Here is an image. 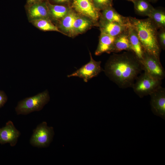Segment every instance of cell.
<instances>
[{
    "label": "cell",
    "mask_w": 165,
    "mask_h": 165,
    "mask_svg": "<svg viewBox=\"0 0 165 165\" xmlns=\"http://www.w3.org/2000/svg\"><path fill=\"white\" fill-rule=\"evenodd\" d=\"M143 71L140 60L130 51L114 53L107 61L104 70L110 79L122 89L132 87Z\"/></svg>",
    "instance_id": "1"
},
{
    "label": "cell",
    "mask_w": 165,
    "mask_h": 165,
    "mask_svg": "<svg viewBox=\"0 0 165 165\" xmlns=\"http://www.w3.org/2000/svg\"><path fill=\"white\" fill-rule=\"evenodd\" d=\"M128 17L130 25L136 31L144 51L160 59L161 49L158 39V29L156 25L149 17L144 19Z\"/></svg>",
    "instance_id": "2"
},
{
    "label": "cell",
    "mask_w": 165,
    "mask_h": 165,
    "mask_svg": "<svg viewBox=\"0 0 165 165\" xmlns=\"http://www.w3.org/2000/svg\"><path fill=\"white\" fill-rule=\"evenodd\" d=\"M47 90L36 95L26 97L19 101L15 108L17 115H26L32 112L41 110L49 101Z\"/></svg>",
    "instance_id": "3"
},
{
    "label": "cell",
    "mask_w": 165,
    "mask_h": 165,
    "mask_svg": "<svg viewBox=\"0 0 165 165\" xmlns=\"http://www.w3.org/2000/svg\"><path fill=\"white\" fill-rule=\"evenodd\" d=\"M161 81L144 72L137 77L132 87L137 95L142 98L161 86Z\"/></svg>",
    "instance_id": "4"
},
{
    "label": "cell",
    "mask_w": 165,
    "mask_h": 165,
    "mask_svg": "<svg viewBox=\"0 0 165 165\" xmlns=\"http://www.w3.org/2000/svg\"><path fill=\"white\" fill-rule=\"evenodd\" d=\"M54 134L53 128L48 127L46 122H43L33 130L30 139V144L35 147H47L52 142Z\"/></svg>",
    "instance_id": "5"
},
{
    "label": "cell",
    "mask_w": 165,
    "mask_h": 165,
    "mask_svg": "<svg viewBox=\"0 0 165 165\" xmlns=\"http://www.w3.org/2000/svg\"><path fill=\"white\" fill-rule=\"evenodd\" d=\"M72 8L81 16L97 23L100 16V11L94 5L92 0H72Z\"/></svg>",
    "instance_id": "6"
},
{
    "label": "cell",
    "mask_w": 165,
    "mask_h": 165,
    "mask_svg": "<svg viewBox=\"0 0 165 165\" xmlns=\"http://www.w3.org/2000/svg\"><path fill=\"white\" fill-rule=\"evenodd\" d=\"M140 61L144 72L161 80L164 78L165 72L160 59L144 51L142 58Z\"/></svg>",
    "instance_id": "7"
},
{
    "label": "cell",
    "mask_w": 165,
    "mask_h": 165,
    "mask_svg": "<svg viewBox=\"0 0 165 165\" xmlns=\"http://www.w3.org/2000/svg\"><path fill=\"white\" fill-rule=\"evenodd\" d=\"M89 53L90 61L73 73L68 75V77H78L83 79L84 81L86 82L92 78L97 76L101 72L104 71L101 67V61L94 60L90 52Z\"/></svg>",
    "instance_id": "8"
},
{
    "label": "cell",
    "mask_w": 165,
    "mask_h": 165,
    "mask_svg": "<svg viewBox=\"0 0 165 165\" xmlns=\"http://www.w3.org/2000/svg\"><path fill=\"white\" fill-rule=\"evenodd\" d=\"M151 110L155 115L165 119V89L160 86L150 95Z\"/></svg>",
    "instance_id": "9"
},
{
    "label": "cell",
    "mask_w": 165,
    "mask_h": 165,
    "mask_svg": "<svg viewBox=\"0 0 165 165\" xmlns=\"http://www.w3.org/2000/svg\"><path fill=\"white\" fill-rule=\"evenodd\" d=\"M20 135V132L16 128L13 122L9 121L4 127L0 128V143H9L11 146H14Z\"/></svg>",
    "instance_id": "10"
},
{
    "label": "cell",
    "mask_w": 165,
    "mask_h": 165,
    "mask_svg": "<svg viewBox=\"0 0 165 165\" xmlns=\"http://www.w3.org/2000/svg\"><path fill=\"white\" fill-rule=\"evenodd\" d=\"M25 7L29 21L30 22L40 19H50L47 4V0L36 3Z\"/></svg>",
    "instance_id": "11"
},
{
    "label": "cell",
    "mask_w": 165,
    "mask_h": 165,
    "mask_svg": "<svg viewBox=\"0 0 165 165\" xmlns=\"http://www.w3.org/2000/svg\"><path fill=\"white\" fill-rule=\"evenodd\" d=\"M98 24L100 27L101 32L115 37L127 31L130 25L109 22L101 19H99Z\"/></svg>",
    "instance_id": "12"
},
{
    "label": "cell",
    "mask_w": 165,
    "mask_h": 165,
    "mask_svg": "<svg viewBox=\"0 0 165 165\" xmlns=\"http://www.w3.org/2000/svg\"><path fill=\"white\" fill-rule=\"evenodd\" d=\"M101 11L99 19L126 25H130L128 17H125L120 15L112 6L107 8Z\"/></svg>",
    "instance_id": "13"
},
{
    "label": "cell",
    "mask_w": 165,
    "mask_h": 165,
    "mask_svg": "<svg viewBox=\"0 0 165 165\" xmlns=\"http://www.w3.org/2000/svg\"><path fill=\"white\" fill-rule=\"evenodd\" d=\"M116 37L101 32L98 44L95 51V54L99 56L104 53H109L112 52L114 42Z\"/></svg>",
    "instance_id": "14"
},
{
    "label": "cell",
    "mask_w": 165,
    "mask_h": 165,
    "mask_svg": "<svg viewBox=\"0 0 165 165\" xmlns=\"http://www.w3.org/2000/svg\"><path fill=\"white\" fill-rule=\"evenodd\" d=\"M77 14L72 9L69 12L60 20L59 28L65 35H74L73 24Z\"/></svg>",
    "instance_id": "15"
},
{
    "label": "cell",
    "mask_w": 165,
    "mask_h": 165,
    "mask_svg": "<svg viewBox=\"0 0 165 165\" xmlns=\"http://www.w3.org/2000/svg\"><path fill=\"white\" fill-rule=\"evenodd\" d=\"M47 4L50 20H60L72 9L69 6L51 3L48 0Z\"/></svg>",
    "instance_id": "16"
},
{
    "label": "cell",
    "mask_w": 165,
    "mask_h": 165,
    "mask_svg": "<svg viewBox=\"0 0 165 165\" xmlns=\"http://www.w3.org/2000/svg\"><path fill=\"white\" fill-rule=\"evenodd\" d=\"M128 38L133 52L139 60L143 57L144 51L135 30L131 26L127 30Z\"/></svg>",
    "instance_id": "17"
},
{
    "label": "cell",
    "mask_w": 165,
    "mask_h": 165,
    "mask_svg": "<svg viewBox=\"0 0 165 165\" xmlns=\"http://www.w3.org/2000/svg\"><path fill=\"white\" fill-rule=\"evenodd\" d=\"M123 50L133 52L127 30L116 36L114 42L112 52L117 53Z\"/></svg>",
    "instance_id": "18"
},
{
    "label": "cell",
    "mask_w": 165,
    "mask_h": 165,
    "mask_svg": "<svg viewBox=\"0 0 165 165\" xmlns=\"http://www.w3.org/2000/svg\"><path fill=\"white\" fill-rule=\"evenodd\" d=\"M93 23L89 19L77 14L73 24L74 35L85 32L92 26Z\"/></svg>",
    "instance_id": "19"
},
{
    "label": "cell",
    "mask_w": 165,
    "mask_h": 165,
    "mask_svg": "<svg viewBox=\"0 0 165 165\" xmlns=\"http://www.w3.org/2000/svg\"><path fill=\"white\" fill-rule=\"evenodd\" d=\"M133 3L135 12L141 16L148 17L154 9L148 0H135Z\"/></svg>",
    "instance_id": "20"
},
{
    "label": "cell",
    "mask_w": 165,
    "mask_h": 165,
    "mask_svg": "<svg viewBox=\"0 0 165 165\" xmlns=\"http://www.w3.org/2000/svg\"><path fill=\"white\" fill-rule=\"evenodd\" d=\"M148 17L158 29H165V12L163 9L154 8Z\"/></svg>",
    "instance_id": "21"
},
{
    "label": "cell",
    "mask_w": 165,
    "mask_h": 165,
    "mask_svg": "<svg viewBox=\"0 0 165 165\" xmlns=\"http://www.w3.org/2000/svg\"><path fill=\"white\" fill-rule=\"evenodd\" d=\"M34 26L44 31H55L61 33H63L59 28L55 25L49 19H40L30 22Z\"/></svg>",
    "instance_id": "22"
},
{
    "label": "cell",
    "mask_w": 165,
    "mask_h": 165,
    "mask_svg": "<svg viewBox=\"0 0 165 165\" xmlns=\"http://www.w3.org/2000/svg\"><path fill=\"white\" fill-rule=\"evenodd\" d=\"M95 7L100 11L112 6L113 0H92Z\"/></svg>",
    "instance_id": "23"
},
{
    "label": "cell",
    "mask_w": 165,
    "mask_h": 165,
    "mask_svg": "<svg viewBox=\"0 0 165 165\" xmlns=\"http://www.w3.org/2000/svg\"><path fill=\"white\" fill-rule=\"evenodd\" d=\"M158 39L161 49L164 50L165 49V29H160L158 32Z\"/></svg>",
    "instance_id": "24"
},
{
    "label": "cell",
    "mask_w": 165,
    "mask_h": 165,
    "mask_svg": "<svg viewBox=\"0 0 165 165\" xmlns=\"http://www.w3.org/2000/svg\"><path fill=\"white\" fill-rule=\"evenodd\" d=\"M8 97L4 91L0 90V108L2 107L6 102Z\"/></svg>",
    "instance_id": "25"
},
{
    "label": "cell",
    "mask_w": 165,
    "mask_h": 165,
    "mask_svg": "<svg viewBox=\"0 0 165 165\" xmlns=\"http://www.w3.org/2000/svg\"><path fill=\"white\" fill-rule=\"evenodd\" d=\"M51 3L55 4L61 5L69 4L72 0H48Z\"/></svg>",
    "instance_id": "26"
},
{
    "label": "cell",
    "mask_w": 165,
    "mask_h": 165,
    "mask_svg": "<svg viewBox=\"0 0 165 165\" xmlns=\"http://www.w3.org/2000/svg\"><path fill=\"white\" fill-rule=\"evenodd\" d=\"M45 0H27L25 6H28L33 4L41 2Z\"/></svg>",
    "instance_id": "27"
},
{
    "label": "cell",
    "mask_w": 165,
    "mask_h": 165,
    "mask_svg": "<svg viewBox=\"0 0 165 165\" xmlns=\"http://www.w3.org/2000/svg\"><path fill=\"white\" fill-rule=\"evenodd\" d=\"M150 2H155L157 1L158 0H148Z\"/></svg>",
    "instance_id": "28"
},
{
    "label": "cell",
    "mask_w": 165,
    "mask_h": 165,
    "mask_svg": "<svg viewBox=\"0 0 165 165\" xmlns=\"http://www.w3.org/2000/svg\"><path fill=\"white\" fill-rule=\"evenodd\" d=\"M127 0V1H129L131 2H132L133 3V2H134V1L135 0Z\"/></svg>",
    "instance_id": "29"
}]
</instances>
